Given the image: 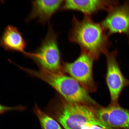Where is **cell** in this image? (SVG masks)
Listing matches in <instances>:
<instances>
[{"label":"cell","instance_id":"4fadbf2b","mask_svg":"<svg viewBox=\"0 0 129 129\" xmlns=\"http://www.w3.org/2000/svg\"><path fill=\"white\" fill-rule=\"evenodd\" d=\"M25 109V107L22 106L9 107L0 104V115L9 111H23Z\"/></svg>","mask_w":129,"mask_h":129},{"label":"cell","instance_id":"7c38bea8","mask_svg":"<svg viewBox=\"0 0 129 129\" xmlns=\"http://www.w3.org/2000/svg\"><path fill=\"white\" fill-rule=\"evenodd\" d=\"M33 112L38 117L42 129H63L59 124L35 104Z\"/></svg>","mask_w":129,"mask_h":129},{"label":"cell","instance_id":"277c9868","mask_svg":"<svg viewBox=\"0 0 129 129\" xmlns=\"http://www.w3.org/2000/svg\"><path fill=\"white\" fill-rule=\"evenodd\" d=\"M89 104L66 102L60 110L55 113L58 121L65 129H81L88 123L106 128L98 120L97 110Z\"/></svg>","mask_w":129,"mask_h":129},{"label":"cell","instance_id":"7a4b0ae2","mask_svg":"<svg viewBox=\"0 0 129 129\" xmlns=\"http://www.w3.org/2000/svg\"><path fill=\"white\" fill-rule=\"evenodd\" d=\"M32 76L46 82L56 90L67 102L91 104H95L87 90L75 79L62 72L54 73L40 69L35 71L18 66Z\"/></svg>","mask_w":129,"mask_h":129},{"label":"cell","instance_id":"5b68a950","mask_svg":"<svg viewBox=\"0 0 129 129\" xmlns=\"http://www.w3.org/2000/svg\"><path fill=\"white\" fill-rule=\"evenodd\" d=\"M117 50L108 52L105 55L107 60L106 80L110 94L111 106H120L118 101L122 90L129 86V80L122 74L117 59Z\"/></svg>","mask_w":129,"mask_h":129},{"label":"cell","instance_id":"8992f818","mask_svg":"<svg viewBox=\"0 0 129 129\" xmlns=\"http://www.w3.org/2000/svg\"><path fill=\"white\" fill-rule=\"evenodd\" d=\"M94 60L91 56L81 51L74 62L64 63V68L66 71L87 91H93L95 89L92 75Z\"/></svg>","mask_w":129,"mask_h":129},{"label":"cell","instance_id":"9c48e42d","mask_svg":"<svg viewBox=\"0 0 129 129\" xmlns=\"http://www.w3.org/2000/svg\"><path fill=\"white\" fill-rule=\"evenodd\" d=\"M64 1H31V12L26 19L27 22L37 20L45 25L49 21L53 15L61 9Z\"/></svg>","mask_w":129,"mask_h":129},{"label":"cell","instance_id":"3957f363","mask_svg":"<svg viewBox=\"0 0 129 129\" xmlns=\"http://www.w3.org/2000/svg\"><path fill=\"white\" fill-rule=\"evenodd\" d=\"M58 37L52 25L49 24L47 34L40 46L34 52H26L24 55L34 61L40 69L54 73H62Z\"/></svg>","mask_w":129,"mask_h":129},{"label":"cell","instance_id":"8fae6325","mask_svg":"<svg viewBox=\"0 0 129 129\" xmlns=\"http://www.w3.org/2000/svg\"><path fill=\"white\" fill-rule=\"evenodd\" d=\"M107 108L108 129H129V110L120 106Z\"/></svg>","mask_w":129,"mask_h":129},{"label":"cell","instance_id":"ba28073f","mask_svg":"<svg viewBox=\"0 0 129 129\" xmlns=\"http://www.w3.org/2000/svg\"><path fill=\"white\" fill-rule=\"evenodd\" d=\"M120 4L117 1L108 0H67L61 9L81 12L84 15L91 16L101 11L107 12L114 6Z\"/></svg>","mask_w":129,"mask_h":129},{"label":"cell","instance_id":"52a82bcc","mask_svg":"<svg viewBox=\"0 0 129 129\" xmlns=\"http://www.w3.org/2000/svg\"><path fill=\"white\" fill-rule=\"evenodd\" d=\"M107 12V16L101 23L108 36L124 34L129 40V2L117 5Z\"/></svg>","mask_w":129,"mask_h":129},{"label":"cell","instance_id":"30bf717a","mask_svg":"<svg viewBox=\"0 0 129 129\" xmlns=\"http://www.w3.org/2000/svg\"><path fill=\"white\" fill-rule=\"evenodd\" d=\"M27 43L15 26L9 25L5 28L0 38V46L6 51L20 52L24 54Z\"/></svg>","mask_w":129,"mask_h":129},{"label":"cell","instance_id":"6da1fadb","mask_svg":"<svg viewBox=\"0 0 129 129\" xmlns=\"http://www.w3.org/2000/svg\"><path fill=\"white\" fill-rule=\"evenodd\" d=\"M72 21L69 39L72 43L78 44L82 52L86 53L94 60L109 52L112 43L101 22H94L91 16L87 15H84L81 20L74 16Z\"/></svg>","mask_w":129,"mask_h":129},{"label":"cell","instance_id":"5bb4252c","mask_svg":"<svg viewBox=\"0 0 129 129\" xmlns=\"http://www.w3.org/2000/svg\"><path fill=\"white\" fill-rule=\"evenodd\" d=\"M90 129H106L99 126L90 124Z\"/></svg>","mask_w":129,"mask_h":129}]
</instances>
